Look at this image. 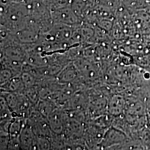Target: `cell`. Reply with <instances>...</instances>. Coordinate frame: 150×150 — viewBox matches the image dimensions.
Returning <instances> with one entry per match:
<instances>
[{
  "instance_id": "cell-9",
  "label": "cell",
  "mask_w": 150,
  "mask_h": 150,
  "mask_svg": "<svg viewBox=\"0 0 150 150\" xmlns=\"http://www.w3.org/2000/svg\"><path fill=\"white\" fill-rule=\"evenodd\" d=\"M10 141L8 132L2 129H0V149L8 150V146Z\"/></svg>"
},
{
  "instance_id": "cell-8",
  "label": "cell",
  "mask_w": 150,
  "mask_h": 150,
  "mask_svg": "<svg viewBox=\"0 0 150 150\" xmlns=\"http://www.w3.org/2000/svg\"><path fill=\"white\" fill-rule=\"evenodd\" d=\"M13 74L11 70L5 67H1L0 74V85H4L13 77Z\"/></svg>"
},
{
  "instance_id": "cell-6",
  "label": "cell",
  "mask_w": 150,
  "mask_h": 150,
  "mask_svg": "<svg viewBox=\"0 0 150 150\" xmlns=\"http://www.w3.org/2000/svg\"><path fill=\"white\" fill-rule=\"evenodd\" d=\"M126 106L125 98L120 95H114L108 101L107 111L111 116L118 117L125 111Z\"/></svg>"
},
{
  "instance_id": "cell-4",
  "label": "cell",
  "mask_w": 150,
  "mask_h": 150,
  "mask_svg": "<svg viewBox=\"0 0 150 150\" xmlns=\"http://www.w3.org/2000/svg\"><path fill=\"white\" fill-rule=\"evenodd\" d=\"M22 150H38L37 136L32 126L27 123L22 130L20 137Z\"/></svg>"
},
{
  "instance_id": "cell-2",
  "label": "cell",
  "mask_w": 150,
  "mask_h": 150,
  "mask_svg": "<svg viewBox=\"0 0 150 150\" xmlns=\"http://www.w3.org/2000/svg\"><path fill=\"white\" fill-rule=\"evenodd\" d=\"M77 70L79 77L85 81H93L96 79L99 67L96 64L87 59H79L73 61Z\"/></svg>"
},
{
  "instance_id": "cell-5",
  "label": "cell",
  "mask_w": 150,
  "mask_h": 150,
  "mask_svg": "<svg viewBox=\"0 0 150 150\" xmlns=\"http://www.w3.org/2000/svg\"><path fill=\"white\" fill-rule=\"evenodd\" d=\"M79 77L77 70L73 61H71L66 64L56 76V79L62 83H74Z\"/></svg>"
},
{
  "instance_id": "cell-7",
  "label": "cell",
  "mask_w": 150,
  "mask_h": 150,
  "mask_svg": "<svg viewBox=\"0 0 150 150\" xmlns=\"http://www.w3.org/2000/svg\"><path fill=\"white\" fill-rule=\"evenodd\" d=\"M26 90L21 76H13L10 80L4 85L1 86V90L15 92L17 93H24Z\"/></svg>"
},
{
  "instance_id": "cell-1",
  "label": "cell",
  "mask_w": 150,
  "mask_h": 150,
  "mask_svg": "<svg viewBox=\"0 0 150 150\" xmlns=\"http://www.w3.org/2000/svg\"><path fill=\"white\" fill-rule=\"evenodd\" d=\"M126 138V135L121 130L115 127H110L105 132L99 144L100 147L101 149H111L122 144Z\"/></svg>"
},
{
  "instance_id": "cell-3",
  "label": "cell",
  "mask_w": 150,
  "mask_h": 150,
  "mask_svg": "<svg viewBox=\"0 0 150 150\" xmlns=\"http://www.w3.org/2000/svg\"><path fill=\"white\" fill-rule=\"evenodd\" d=\"M50 127L54 134H64V112L62 108L57 107L47 117Z\"/></svg>"
}]
</instances>
